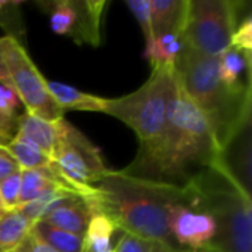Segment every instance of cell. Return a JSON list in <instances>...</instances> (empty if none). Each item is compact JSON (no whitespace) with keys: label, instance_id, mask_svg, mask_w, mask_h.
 <instances>
[{"label":"cell","instance_id":"12","mask_svg":"<svg viewBox=\"0 0 252 252\" xmlns=\"http://www.w3.org/2000/svg\"><path fill=\"white\" fill-rule=\"evenodd\" d=\"M219 77L236 93L251 92V53L235 46L219 56Z\"/></svg>","mask_w":252,"mask_h":252},{"label":"cell","instance_id":"13","mask_svg":"<svg viewBox=\"0 0 252 252\" xmlns=\"http://www.w3.org/2000/svg\"><path fill=\"white\" fill-rule=\"evenodd\" d=\"M92 216L93 211L89 202L81 196H75L68 202L62 204L61 207L55 208L53 211H50L46 217H43L38 221H44L56 229L84 238Z\"/></svg>","mask_w":252,"mask_h":252},{"label":"cell","instance_id":"14","mask_svg":"<svg viewBox=\"0 0 252 252\" xmlns=\"http://www.w3.org/2000/svg\"><path fill=\"white\" fill-rule=\"evenodd\" d=\"M189 0H149L154 37L183 34Z\"/></svg>","mask_w":252,"mask_h":252},{"label":"cell","instance_id":"19","mask_svg":"<svg viewBox=\"0 0 252 252\" xmlns=\"http://www.w3.org/2000/svg\"><path fill=\"white\" fill-rule=\"evenodd\" d=\"M117 226L102 213H93L84 235V252H114Z\"/></svg>","mask_w":252,"mask_h":252},{"label":"cell","instance_id":"25","mask_svg":"<svg viewBox=\"0 0 252 252\" xmlns=\"http://www.w3.org/2000/svg\"><path fill=\"white\" fill-rule=\"evenodd\" d=\"M21 195V171L0 182V201L4 211L16 210Z\"/></svg>","mask_w":252,"mask_h":252},{"label":"cell","instance_id":"5","mask_svg":"<svg viewBox=\"0 0 252 252\" xmlns=\"http://www.w3.org/2000/svg\"><path fill=\"white\" fill-rule=\"evenodd\" d=\"M174 83V68H152L146 83L136 92L105 99L102 114L127 124L139 137V151H146L162 133Z\"/></svg>","mask_w":252,"mask_h":252},{"label":"cell","instance_id":"35","mask_svg":"<svg viewBox=\"0 0 252 252\" xmlns=\"http://www.w3.org/2000/svg\"><path fill=\"white\" fill-rule=\"evenodd\" d=\"M10 140V137H7V136H3V134H0V145H6L7 142Z\"/></svg>","mask_w":252,"mask_h":252},{"label":"cell","instance_id":"6","mask_svg":"<svg viewBox=\"0 0 252 252\" xmlns=\"http://www.w3.org/2000/svg\"><path fill=\"white\" fill-rule=\"evenodd\" d=\"M50 167L80 195L89 198L93 186L109 171L100 149L65 118L58 121V140Z\"/></svg>","mask_w":252,"mask_h":252},{"label":"cell","instance_id":"27","mask_svg":"<svg viewBox=\"0 0 252 252\" xmlns=\"http://www.w3.org/2000/svg\"><path fill=\"white\" fill-rule=\"evenodd\" d=\"M126 4L130 9V12L134 15L136 21L139 22V25H140V28L143 31L145 40L149 41L151 38H154L149 0H126Z\"/></svg>","mask_w":252,"mask_h":252},{"label":"cell","instance_id":"32","mask_svg":"<svg viewBox=\"0 0 252 252\" xmlns=\"http://www.w3.org/2000/svg\"><path fill=\"white\" fill-rule=\"evenodd\" d=\"M0 81H9V74L6 69V63L3 59V49H1V43H0Z\"/></svg>","mask_w":252,"mask_h":252},{"label":"cell","instance_id":"18","mask_svg":"<svg viewBox=\"0 0 252 252\" xmlns=\"http://www.w3.org/2000/svg\"><path fill=\"white\" fill-rule=\"evenodd\" d=\"M182 49L183 40L180 34H164L146 41L143 56L149 61L152 68H174Z\"/></svg>","mask_w":252,"mask_h":252},{"label":"cell","instance_id":"1","mask_svg":"<svg viewBox=\"0 0 252 252\" xmlns=\"http://www.w3.org/2000/svg\"><path fill=\"white\" fill-rule=\"evenodd\" d=\"M174 80L162 133L149 149L137 151L123 173L158 185L188 188L219 161L220 148L202 112L186 96L176 75Z\"/></svg>","mask_w":252,"mask_h":252},{"label":"cell","instance_id":"21","mask_svg":"<svg viewBox=\"0 0 252 252\" xmlns=\"http://www.w3.org/2000/svg\"><path fill=\"white\" fill-rule=\"evenodd\" d=\"M31 224L18 210L3 211L0 214V252H15L28 236Z\"/></svg>","mask_w":252,"mask_h":252},{"label":"cell","instance_id":"29","mask_svg":"<svg viewBox=\"0 0 252 252\" xmlns=\"http://www.w3.org/2000/svg\"><path fill=\"white\" fill-rule=\"evenodd\" d=\"M152 242L142 239L139 236L123 232L121 238L115 242L114 252H151Z\"/></svg>","mask_w":252,"mask_h":252},{"label":"cell","instance_id":"2","mask_svg":"<svg viewBox=\"0 0 252 252\" xmlns=\"http://www.w3.org/2000/svg\"><path fill=\"white\" fill-rule=\"evenodd\" d=\"M185 190L109 170L93 186L92 196L84 199L93 213L105 214L118 230L183 251L168 230L167 213L173 202L183 198Z\"/></svg>","mask_w":252,"mask_h":252},{"label":"cell","instance_id":"10","mask_svg":"<svg viewBox=\"0 0 252 252\" xmlns=\"http://www.w3.org/2000/svg\"><path fill=\"white\" fill-rule=\"evenodd\" d=\"M167 224L171 236L183 251L192 252L210 247L216 236L214 220L190 186L186 188L182 199L168 207Z\"/></svg>","mask_w":252,"mask_h":252},{"label":"cell","instance_id":"4","mask_svg":"<svg viewBox=\"0 0 252 252\" xmlns=\"http://www.w3.org/2000/svg\"><path fill=\"white\" fill-rule=\"evenodd\" d=\"M213 217L210 247L221 252H252V198L217 162L189 185Z\"/></svg>","mask_w":252,"mask_h":252},{"label":"cell","instance_id":"9","mask_svg":"<svg viewBox=\"0 0 252 252\" xmlns=\"http://www.w3.org/2000/svg\"><path fill=\"white\" fill-rule=\"evenodd\" d=\"M47 6L55 34L69 37L78 44L100 46L105 0H55Z\"/></svg>","mask_w":252,"mask_h":252},{"label":"cell","instance_id":"17","mask_svg":"<svg viewBox=\"0 0 252 252\" xmlns=\"http://www.w3.org/2000/svg\"><path fill=\"white\" fill-rule=\"evenodd\" d=\"M47 90L55 103L62 112L65 111H84V112H102L105 97H99L92 93L81 92L72 86L59 81H46Z\"/></svg>","mask_w":252,"mask_h":252},{"label":"cell","instance_id":"22","mask_svg":"<svg viewBox=\"0 0 252 252\" xmlns=\"http://www.w3.org/2000/svg\"><path fill=\"white\" fill-rule=\"evenodd\" d=\"M78 195L65 192V190H53L49 193H44L41 196H38L37 199H32L24 205H19L16 210L31 223H35L38 220H41L43 217H46L50 211H53L55 208L61 207L62 204L68 202L69 199L75 198Z\"/></svg>","mask_w":252,"mask_h":252},{"label":"cell","instance_id":"7","mask_svg":"<svg viewBox=\"0 0 252 252\" xmlns=\"http://www.w3.org/2000/svg\"><path fill=\"white\" fill-rule=\"evenodd\" d=\"M241 1L236 0H189L183 44L207 56H220L232 46L239 18Z\"/></svg>","mask_w":252,"mask_h":252},{"label":"cell","instance_id":"34","mask_svg":"<svg viewBox=\"0 0 252 252\" xmlns=\"http://www.w3.org/2000/svg\"><path fill=\"white\" fill-rule=\"evenodd\" d=\"M192 252H221L220 250L214 248V247H205V248H201V250H196V251Z\"/></svg>","mask_w":252,"mask_h":252},{"label":"cell","instance_id":"30","mask_svg":"<svg viewBox=\"0 0 252 252\" xmlns=\"http://www.w3.org/2000/svg\"><path fill=\"white\" fill-rule=\"evenodd\" d=\"M19 171L21 168L15 158L10 155V152L7 151L6 145H0V182Z\"/></svg>","mask_w":252,"mask_h":252},{"label":"cell","instance_id":"36","mask_svg":"<svg viewBox=\"0 0 252 252\" xmlns=\"http://www.w3.org/2000/svg\"><path fill=\"white\" fill-rule=\"evenodd\" d=\"M0 211H4V210H3V205H1V201H0Z\"/></svg>","mask_w":252,"mask_h":252},{"label":"cell","instance_id":"20","mask_svg":"<svg viewBox=\"0 0 252 252\" xmlns=\"http://www.w3.org/2000/svg\"><path fill=\"white\" fill-rule=\"evenodd\" d=\"M30 235L40 242L46 244L56 252H84V239L56 229L44 221H35L31 224Z\"/></svg>","mask_w":252,"mask_h":252},{"label":"cell","instance_id":"16","mask_svg":"<svg viewBox=\"0 0 252 252\" xmlns=\"http://www.w3.org/2000/svg\"><path fill=\"white\" fill-rule=\"evenodd\" d=\"M58 121H46L25 112L16 120L15 136L27 140L50 158L58 140Z\"/></svg>","mask_w":252,"mask_h":252},{"label":"cell","instance_id":"37","mask_svg":"<svg viewBox=\"0 0 252 252\" xmlns=\"http://www.w3.org/2000/svg\"><path fill=\"white\" fill-rule=\"evenodd\" d=\"M1 213H3V211H0V214H1Z\"/></svg>","mask_w":252,"mask_h":252},{"label":"cell","instance_id":"15","mask_svg":"<svg viewBox=\"0 0 252 252\" xmlns=\"http://www.w3.org/2000/svg\"><path fill=\"white\" fill-rule=\"evenodd\" d=\"M53 190H65L77 195V192L50 165L41 170H21L19 205H24Z\"/></svg>","mask_w":252,"mask_h":252},{"label":"cell","instance_id":"11","mask_svg":"<svg viewBox=\"0 0 252 252\" xmlns=\"http://www.w3.org/2000/svg\"><path fill=\"white\" fill-rule=\"evenodd\" d=\"M252 118V117H251ZM245 120L227 143L220 149L217 164L248 193L252 192V127Z\"/></svg>","mask_w":252,"mask_h":252},{"label":"cell","instance_id":"28","mask_svg":"<svg viewBox=\"0 0 252 252\" xmlns=\"http://www.w3.org/2000/svg\"><path fill=\"white\" fill-rule=\"evenodd\" d=\"M232 46L238 47V49H242L245 52H250L252 50V16L251 13H248L247 16H244L235 32H233V37H232Z\"/></svg>","mask_w":252,"mask_h":252},{"label":"cell","instance_id":"26","mask_svg":"<svg viewBox=\"0 0 252 252\" xmlns=\"http://www.w3.org/2000/svg\"><path fill=\"white\" fill-rule=\"evenodd\" d=\"M21 105L22 103L10 81H0V114L12 121H16V112Z\"/></svg>","mask_w":252,"mask_h":252},{"label":"cell","instance_id":"31","mask_svg":"<svg viewBox=\"0 0 252 252\" xmlns=\"http://www.w3.org/2000/svg\"><path fill=\"white\" fill-rule=\"evenodd\" d=\"M15 252H56L52 250L50 247H47L46 244L40 242L38 239H35L32 235L28 233V236L19 244V247L15 250Z\"/></svg>","mask_w":252,"mask_h":252},{"label":"cell","instance_id":"23","mask_svg":"<svg viewBox=\"0 0 252 252\" xmlns=\"http://www.w3.org/2000/svg\"><path fill=\"white\" fill-rule=\"evenodd\" d=\"M6 148L21 170H41L50 165V158L46 154L15 134L6 143Z\"/></svg>","mask_w":252,"mask_h":252},{"label":"cell","instance_id":"3","mask_svg":"<svg viewBox=\"0 0 252 252\" xmlns=\"http://www.w3.org/2000/svg\"><path fill=\"white\" fill-rule=\"evenodd\" d=\"M174 75L208 121L219 148L221 149L241 124L251 118V92L236 93L219 77V56H207L183 49L174 65Z\"/></svg>","mask_w":252,"mask_h":252},{"label":"cell","instance_id":"8","mask_svg":"<svg viewBox=\"0 0 252 252\" xmlns=\"http://www.w3.org/2000/svg\"><path fill=\"white\" fill-rule=\"evenodd\" d=\"M3 59L13 86L25 112L46 121H58L63 118V112L50 96L46 78L31 61L25 47L15 38L0 37Z\"/></svg>","mask_w":252,"mask_h":252},{"label":"cell","instance_id":"33","mask_svg":"<svg viewBox=\"0 0 252 252\" xmlns=\"http://www.w3.org/2000/svg\"><path fill=\"white\" fill-rule=\"evenodd\" d=\"M151 252H186V251H173L168 247L159 244V242H152V251Z\"/></svg>","mask_w":252,"mask_h":252},{"label":"cell","instance_id":"24","mask_svg":"<svg viewBox=\"0 0 252 252\" xmlns=\"http://www.w3.org/2000/svg\"><path fill=\"white\" fill-rule=\"evenodd\" d=\"M21 6L22 1H0V27L6 31V37H12L18 41L25 34Z\"/></svg>","mask_w":252,"mask_h":252}]
</instances>
